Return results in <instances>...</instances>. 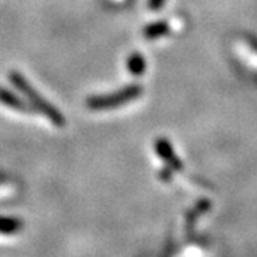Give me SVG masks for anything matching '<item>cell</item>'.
<instances>
[{"instance_id":"6da1fadb","label":"cell","mask_w":257,"mask_h":257,"mask_svg":"<svg viewBox=\"0 0 257 257\" xmlns=\"http://www.w3.org/2000/svg\"><path fill=\"white\" fill-rule=\"evenodd\" d=\"M9 80L15 86V89H18L19 92L28 99V103L32 106L33 110L42 113L57 127H63L66 124L63 114L57 110L52 103H49L42 94H39V92L28 82V79L23 74L19 72H10Z\"/></svg>"},{"instance_id":"7a4b0ae2","label":"cell","mask_w":257,"mask_h":257,"mask_svg":"<svg viewBox=\"0 0 257 257\" xmlns=\"http://www.w3.org/2000/svg\"><path fill=\"white\" fill-rule=\"evenodd\" d=\"M142 93H143V87L140 84H127L110 94L90 96L86 100V106L90 110H110L136 100L142 96Z\"/></svg>"},{"instance_id":"3957f363","label":"cell","mask_w":257,"mask_h":257,"mask_svg":"<svg viewBox=\"0 0 257 257\" xmlns=\"http://www.w3.org/2000/svg\"><path fill=\"white\" fill-rule=\"evenodd\" d=\"M155 150H156L157 156L160 157L165 163H167L170 169L180 170L183 167L179 156H176L175 149L172 146V143L167 139H157L156 142H155Z\"/></svg>"},{"instance_id":"277c9868","label":"cell","mask_w":257,"mask_h":257,"mask_svg":"<svg viewBox=\"0 0 257 257\" xmlns=\"http://www.w3.org/2000/svg\"><path fill=\"white\" fill-rule=\"evenodd\" d=\"M0 103L8 106L10 109H13V110L23 111V113L33 111L29 103H26L22 97H19L16 93L6 89V87H0Z\"/></svg>"},{"instance_id":"5b68a950","label":"cell","mask_w":257,"mask_h":257,"mask_svg":"<svg viewBox=\"0 0 257 257\" xmlns=\"http://www.w3.org/2000/svg\"><path fill=\"white\" fill-rule=\"evenodd\" d=\"M169 23L165 20H159V22H153V23H149L143 29V36L146 37L147 40H156L160 37L166 36L169 33Z\"/></svg>"},{"instance_id":"8992f818","label":"cell","mask_w":257,"mask_h":257,"mask_svg":"<svg viewBox=\"0 0 257 257\" xmlns=\"http://www.w3.org/2000/svg\"><path fill=\"white\" fill-rule=\"evenodd\" d=\"M146 59L145 56L139 52H135L132 55H128L127 62H126V67H127V72L133 76H142L146 72Z\"/></svg>"},{"instance_id":"52a82bcc","label":"cell","mask_w":257,"mask_h":257,"mask_svg":"<svg viewBox=\"0 0 257 257\" xmlns=\"http://www.w3.org/2000/svg\"><path fill=\"white\" fill-rule=\"evenodd\" d=\"M23 223L18 217H0V233L2 234H13L22 229Z\"/></svg>"},{"instance_id":"ba28073f","label":"cell","mask_w":257,"mask_h":257,"mask_svg":"<svg viewBox=\"0 0 257 257\" xmlns=\"http://www.w3.org/2000/svg\"><path fill=\"white\" fill-rule=\"evenodd\" d=\"M166 0H149V9L150 10H159L163 8Z\"/></svg>"}]
</instances>
